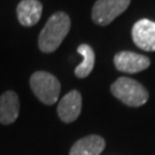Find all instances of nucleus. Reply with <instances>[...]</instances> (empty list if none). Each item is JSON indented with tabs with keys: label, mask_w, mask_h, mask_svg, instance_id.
I'll use <instances>...</instances> for the list:
<instances>
[{
	"label": "nucleus",
	"mask_w": 155,
	"mask_h": 155,
	"mask_svg": "<svg viewBox=\"0 0 155 155\" xmlns=\"http://www.w3.org/2000/svg\"><path fill=\"white\" fill-rule=\"evenodd\" d=\"M105 139L97 134H91L72 145L69 155H100L105 150Z\"/></svg>",
	"instance_id": "10"
},
{
	"label": "nucleus",
	"mask_w": 155,
	"mask_h": 155,
	"mask_svg": "<svg viewBox=\"0 0 155 155\" xmlns=\"http://www.w3.org/2000/svg\"><path fill=\"white\" fill-rule=\"evenodd\" d=\"M132 40L140 50L153 52L155 51V22L143 18L132 27Z\"/></svg>",
	"instance_id": "5"
},
{
	"label": "nucleus",
	"mask_w": 155,
	"mask_h": 155,
	"mask_svg": "<svg viewBox=\"0 0 155 155\" xmlns=\"http://www.w3.org/2000/svg\"><path fill=\"white\" fill-rule=\"evenodd\" d=\"M113 95L130 107H140L148 100V92L141 84L129 77L117 78L111 84Z\"/></svg>",
	"instance_id": "2"
},
{
	"label": "nucleus",
	"mask_w": 155,
	"mask_h": 155,
	"mask_svg": "<svg viewBox=\"0 0 155 155\" xmlns=\"http://www.w3.org/2000/svg\"><path fill=\"white\" fill-rule=\"evenodd\" d=\"M77 52L83 56V62L78 64L75 69V75L78 78L87 77L92 72L95 62V55H94L93 48L87 44H82L78 46Z\"/></svg>",
	"instance_id": "11"
},
{
	"label": "nucleus",
	"mask_w": 155,
	"mask_h": 155,
	"mask_svg": "<svg viewBox=\"0 0 155 155\" xmlns=\"http://www.w3.org/2000/svg\"><path fill=\"white\" fill-rule=\"evenodd\" d=\"M17 17L24 27H32L38 22L43 13V5L38 0H22L17 6Z\"/></svg>",
	"instance_id": "9"
},
{
	"label": "nucleus",
	"mask_w": 155,
	"mask_h": 155,
	"mask_svg": "<svg viewBox=\"0 0 155 155\" xmlns=\"http://www.w3.org/2000/svg\"><path fill=\"white\" fill-rule=\"evenodd\" d=\"M130 5V0H97L92 9V18L99 25H108Z\"/></svg>",
	"instance_id": "4"
},
{
	"label": "nucleus",
	"mask_w": 155,
	"mask_h": 155,
	"mask_svg": "<svg viewBox=\"0 0 155 155\" xmlns=\"http://www.w3.org/2000/svg\"><path fill=\"white\" fill-rule=\"evenodd\" d=\"M20 113V100L15 92L7 91L0 95V123L8 125L16 121Z\"/></svg>",
	"instance_id": "8"
},
{
	"label": "nucleus",
	"mask_w": 155,
	"mask_h": 155,
	"mask_svg": "<svg viewBox=\"0 0 155 155\" xmlns=\"http://www.w3.org/2000/svg\"><path fill=\"white\" fill-rule=\"evenodd\" d=\"M114 64L118 71L127 74H137L147 69L150 64V60L147 56L141 54L123 51L115 55Z\"/></svg>",
	"instance_id": "6"
},
{
	"label": "nucleus",
	"mask_w": 155,
	"mask_h": 155,
	"mask_svg": "<svg viewBox=\"0 0 155 155\" xmlns=\"http://www.w3.org/2000/svg\"><path fill=\"white\" fill-rule=\"evenodd\" d=\"M82 110V95L74 90L67 93L59 102L58 115L62 122L71 123L77 120Z\"/></svg>",
	"instance_id": "7"
},
{
	"label": "nucleus",
	"mask_w": 155,
	"mask_h": 155,
	"mask_svg": "<svg viewBox=\"0 0 155 155\" xmlns=\"http://www.w3.org/2000/svg\"><path fill=\"white\" fill-rule=\"evenodd\" d=\"M70 30V18L63 12L54 13L47 20L44 29L40 31L38 46L41 52L52 53L61 45Z\"/></svg>",
	"instance_id": "1"
},
{
	"label": "nucleus",
	"mask_w": 155,
	"mask_h": 155,
	"mask_svg": "<svg viewBox=\"0 0 155 155\" xmlns=\"http://www.w3.org/2000/svg\"><path fill=\"white\" fill-rule=\"evenodd\" d=\"M30 86L39 101L50 106L54 105L58 101L61 91L59 79L46 71L35 72L30 78Z\"/></svg>",
	"instance_id": "3"
}]
</instances>
